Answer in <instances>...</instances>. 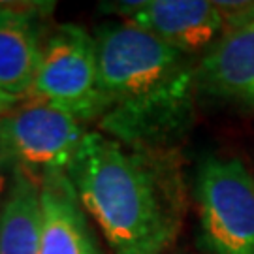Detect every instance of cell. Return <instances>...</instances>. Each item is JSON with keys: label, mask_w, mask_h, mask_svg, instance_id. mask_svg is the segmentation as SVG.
<instances>
[{"label": "cell", "mask_w": 254, "mask_h": 254, "mask_svg": "<svg viewBox=\"0 0 254 254\" xmlns=\"http://www.w3.org/2000/svg\"><path fill=\"white\" fill-rule=\"evenodd\" d=\"M98 51V125L108 137L156 149L189 127L196 66L190 55L132 23H109L94 32Z\"/></svg>", "instance_id": "cell-1"}, {"label": "cell", "mask_w": 254, "mask_h": 254, "mask_svg": "<svg viewBox=\"0 0 254 254\" xmlns=\"http://www.w3.org/2000/svg\"><path fill=\"white\" fill-rule=\"evenodd\" d=\"M68 177L113 254H162L177 237V183L154 149L87 132Z\"/></svg>", "instance_id": "cell-2"}, {"label": "cell", "mask_w": 254, "mask_h": 254, "mask_svg": "<svg viewBox=\"0 0 254 254\" xmlns=\"http://www.w3.org/2000/svg\"><path fill=\"white\" fill-rule=\"evenodd\" d=\"M196 198L209 254H254V177L245 164L207 156L198 168Z\"/></svg>", "instance_id": "cell-3"}, {"label": "cell", "mask_w": 254, "mask_h": 254, "mask_svg": "<svg viewBox=\"0 0 254 254\" xmlns=\"http://www.w3.org/2000/svg\"><path fill=\"white\" fill-rule=\"evenodd\" d=\"M28 100L51 104L81 123L96 121L100 94L94 36L73 23L55 28L44 42Z\"/></svg>", "instance_id": "cell-4"}, {"label": "cell", "mask_w": 254, "mask_h": 254, "mask_svg": "<svg viewBox=\"0 0 254 254\" xmlns=\"http://www.w3.org/2000/svg\"><path fill=\"white\" fill-rule=\"evenodd\" d=\"M85 136L79 119L46 102L28 100L0 117V153L38 179L68 173Z\"/></svg>", "instance_id": "cell-5"}, {"label": "cell", "mask_w": 254, "mask_h": 254, "mask_svg": "<svg viewBox=\"0 0 254 254\" xmlns=\"http://www.w3.org/2000/svg\"><path fill=\"white\" fill-rule=\"evenodd\" d=\"M115 11L136 27L179 49L185 55L207 51L224 34V19L209 0H143L117 2Z\"/></svg>", "instance_id": "cell-6"}, {"label": "cell", "mask_w": 254, "mask_h": 254, "mask_svg": "<svg viewBox=\"0 0 254 254\" xmlns=\"http://www.w3.org/2000/svg\"><path fill=\"white\" fill-rule=\"evenodd\" d=\"M203 92L239 106L254 108V17L226 28L196 66Z\"/></svg>", "instance_id": "cell-7"}, {"label": "cell", "mask_w": 254, "mask_h": 254, "mask_svg": "<svg viewBox=\"0 0 254 254\" xmlns=\"http://www.w3.org/2000/svg\"><path fill=\"white\" fill-rule=\"evenodd\" d=\"M40 189L44 218L40 254H102L68 173L42 177Z\"/></svg>", "instance_id": "cell-8"}, {"label": "cell", "mask_w": 254, "mask_h": 254, "mask_svg": "<svg viewBox=\"0 0 254 254\" xmlns=\"http://www.w3.org/2000/svg\"><path fill=\"white\" fill-rule=\"evenodd\" d=\"M42 25L32 8L0 4V89L28 98L42 59Z\"/></svg>", "instance_id": "cell-9"}, {"label": "cell", "mask_w": 254, "mask_h": 254, "mask_svg": "<svg viewBox=\"0 0 254 254\" xmlns=\"http://www.w3.org/2000/svg\"><path fill=\"white\" fill-rule=\"evenodd\" d=\"M42 224L40 179L13 166L0 209V254H40Z\"/></svg>", "instance_id": "cell-10"}, {"label": "cell", "mask_w": 254, "mask_h": 254, "mask_svg": "<svg viewBox=\"0 0 254 254\" xmlns=\"http://www.w3.org/2000/svg\"><path fill=\"white\" fill-rule=\"evenodd\" d=\"M11 173H13V164L9 162L8 158L0 153V209H2V203H4L6 194H8Z\"/></svg>", "instance_id": "cell-11"}, {"label": "cell", "mask_w": 254, "mask_h": 254, "mask_svg": "<svg viewBox=\"0 0 254 254\" xmlns=\"http://www.w3.org/2000/svg\"><path fill=\"white\" fill-rule=\"evenodd\" d=\"M15 102H17V98L9 96V94H6V92L0 89V117L6 115L8 111H11L13 106H15Z\"/></svg>", "instance_id": "cell-12"}]
</instances>
